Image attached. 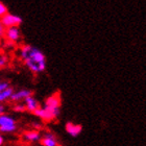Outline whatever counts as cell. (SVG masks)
<instances>
[{
  "instance_id": "obj_6",
  "label": "cell",
  "mask_w": 146,
  "mask_h": 146,
  "mask_svg": "<svg viewBox=\"0 0 146 146\" xmlns=\"http://www.w3.org/2000/svg\"><path fill=\"white\" fill-rule=\"evenodd\" d=\"M9 43H17L21 39V31L19 27H9L6 28L5 31V36H4Z\"/></svg>"
},
{
  "instance_id": "obj_5",
  "label": "cell",
  "mask_w": 146,
  "mask_h": 146,
  "mask_svg": "<svg viewBox=\"0 0 146 146\" xmlns=\"http://www.w3.org/2000/svg\"><path fill=\"white\" fill-rule=\"evenodd\" d=\"M31 95H33L31 90H29V89H21L19 91H14V93L9 98V100L12 102L18 104V102H21L22 100H24L25 98H27L28 96H31Z\"/></svg>"
},
{
  "instance_id": "obj_2",
  "label": "cell",
  "mask_w": 146,
  "mask_h": 146,
  "mask_svg": "<svg viewBox=\"0 0 146 146\" xmlns=\"http://www.w3.org/2000/svg\"><path fill=\"white\" fill-rule=\"evenodd\" d=\"M61 104H62V97L60 92H55L49 97L46 98L45 102H44V108L47 109L48 111L55 116V118H58L61 113Z\"/></svg>"
},
{
  "instance_id": "obj_17",
  "label": "cell",
  "mask_w": 146,
  "mask_h": 146,
  "mask_svg": "<svg viewBox=\"0 0 146 146\" xmlns=\"http://www.w3.org/2000/svg\"><path fill=\"white\" fill-rule=\"evenodd\" d=\"M11 87V84L9 82H6V80H2V82H0V92L4 91L5 89L9 88Z\"/></svg>"
},
{
  "instance_id": "obj_9",
  "label": "cell",
  "mask_w": 146,
  "mask_h": 146,
  "mask_svg": "<svg viewBox=\"0 0 146 146\" xmlns=\"http://www.w3.org/2000/svg\"><path fill=\"white\" fill-rule=\"evenodd\" d=\"M24 106H25L26 111H27V112H31V113H34L35 111H36V110L41 107L39 100L35 97L34 95L28 96L27 98H25L24 99Z\"/></svg>"
},
{
  "instance_id": "obj_20",
  "label": "cell",
  "mask_w": 146,
  "mask_h": 146,
  "mask_svg": "<svg viewBox=\"0 0 146 146\" xmlns=\"http://www.w3.org/2000/svg\"><path fill=\"white\" fill-rule=\"evenodd\" d=\"M4 144V137H3V135L0 134V146H2Z\"/></svg>"
},
{
  "instance_id": "obj_8",
  "label": "cell",
  "mask_w": 146,
  "mask_h": 146,
  "mask_svg": "<svg viewBox=\"0 0 146 146\" xmlns=\"http://www.w3.org/2000/svg\"><path fill=\"white\" fill-rule=\"evenodd\" d=\"M40 143L42 146H58V141L52 133H45L40 139Z\"/></svg>"
},
{
  "instance_id": "obj_13",
  "label": "cell",
  "mask_w": 146,
  "mask_h": 146,
  "mask_svg": "<svg viewBox=\"0 0 146 146\" xmlns=\"http://www.w3.org/2000/svg\"><path fill=\"white\" fill-rule=\"evenodd\" d=\"M13 111L16 113H25L26 112V109H25L24 104H21V102H18V104H15L12 107Z\"/></svg>"
},
{
  "instance_id": "obj_12",
  "label": "cell",
  "mask_w": 146,
  "mask_h": 146,
  "mask_svg": "<svg viewBox=\"0 0 146 146\" xmlns=\"http://www.w3.org/2000/svg\"><path fill=\"white\" fill-rule=\"evenodd\" d=\"M13 93H14V89H13L12 87L5 89L4 91L0 92V104H1V102H4V101H6V100H9Z\"/></svg>"
},
{
  "instance_id": "obj_14",
  "label": "cell",
  "mask_w": 146,
  "mask_h": 146,
  "mask_svg": "<svg viewBox=\"0 0 146 146\" xmlns=\"http://www.w3.org/2000/svg\"><path fill=\"white\" fill-rule=\"evenodd\" d=\"M9 56L6 54H2L0 53V69L6 67L9 65Z\"/></svg>"
},
{
  "instance_id": "obj_10",
  "label": "cell",
  "mask_w": 146,
  "mask_h": 146,
  "mask_svg": "<svg viewBox=\"0 0 146 146\" xmlns=\"http://www.w3.org/2000/svg\"><path fill=\"white\" fill-rule=\"evenodd\" d=\"M66 133L69 134L71 137H77L82 131V126L80 124H75L73 122H67L65 125Z\"/></svg>"
},
{
  "instance_id": "obj_7",
  "label": "cell",
  "mask_w": 146,
  "mask_h": 146,
  "mask_svg": "<svg viewBox=\"0 0 146 146\" xmlns=\"http://www.w3.org/2000/svg\"><path fill=\"white\" fill-rule=\"evenodd\" d=\"M33 114H35L38 118H40L44 122H50V121H53L54 119H56L55 118V116L53 115L50 111H48L47 109L42 108V107H40L39 109L36 110V111H35Z\"/></svg>"
},
{
  "instance_id": "obj_15",
  "label": "cell",
  "mask_w": 146,
  "mask_h": 146,
  "mask_svg": "<svg viewBox=\"0 0 146 146\" xmlns=\"http://www.w3.org/2000/svg\"><path fill=\"white\" fill-rule=\"evenodd\" d=\"M9 13V9H7V6L4 4L3 2L0 1V18L3 17V16Z\"/></svg>"
},
{
  "instance_id": "obj_11",
  "label": "cell",
  "mask_w": 146,
  "mask_h": 146,
  "mask_svg": "<svg viewBox=\"0 0 146 146\" xmlns=\"http://www.w3.org/2000/svg\"><path fill=\"white\" fill-rule=\"evenodd\" d=\"M41 137L42 136L40 134V131H34V129L24 131L23 135H22V139L26 141V142H29V143H34V142H36V141H40Z\"/></svg>"
},
{
  "instance_id": "obj_1",
  "label": "cell",
  "mask_w": 146,
  "mask_h": 146,
  "mask_svg": "<svg viewBox=\"0 0 146 146\" xmlns=\"http://www.w3.org/2000/svg\"><path fill=\"white\" fill-rule=\"evenodd\" d=\"M19 55L31 73L39 74L46 70V56L39 48L33 45H23L19 49Z\"/></svg>"
},
{
  "instance_id": "obj_16",
  "label": "cell",
  "mask_w": 146,
  "mask_h": 146,
  "mask_svg": "<svg viewBox=\"0 0 146 146\" xmlns=\"http://www.w3.org/2000/svg\"><path fill=\"white\" fill-rule=\"evenodd\" d=\"M31 127L34 128V131H40L41 129H43V124L42 123H40L38 121H35L31 123Z\"/></svg>"
},
{
  "instance_id": "obj_18",
  "label": "cell",
  "mask_w": 146,
  "mask_h": 146,
  "mask_svg": "<svg viewBox=\"0 0 146 146\" xmlns=\"http://www.w3.org/2000/svg\"><path fill=\"white\" fill-rule=\"evenodd\" d=\"M5 31H6V28L3 26V24L1 23V21H0V39H4Z\"/></svg>"
},
{
  "instance_id": "obj_3",
  "label": "cell",
  "mask_w": 146,
  "mask_h": 146,
  "mask_svg": "<svg viewBox=\"0 0 146 146\" xmlns=\"http://www.w3.org/2000/svg\"><path fill=\"white\" fill-rule=\"evenodd\" d=\"M18 129L17 121L14 117L4 114L0 116V133L2 134H13Z\"/></svg>"
},
{
  "instance_id": "obj_4",
  "label": "cell",
  "mask_w": 146,
  "mask_h": 146,
  "mask_svg": "<svg viewBox=\"0 0 146 146\" xmlns=\"http://www.w3.org/2000/svg\"><path fill=\"white\" fill-rule=\"evenodd\" d=\"M0 21H1V23L3 24L4 27L9 28V27H19L22 24L23 20H22V18L20 16L7 13L3 17L0 18Z\"/></svg>"
},
{
  "instance_id": "obj_19",
  "label": "cell",
  "mask_w": 146,
  "mask_h": 146,
  "mask_svg": "<svg viewBox=\"0 0 146 146\" xmlns=\"http://www.w3.org/2000/svg\"><path fill=\"white\" fill-rule=\"evenodd\" d=\"M6 106L3 104H0V116L1 115H4V114H6Z\"/></svg>"
}]
</instances>
